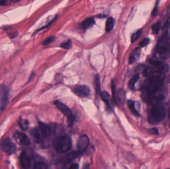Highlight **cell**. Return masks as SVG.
<instances>
[{
  "label": "cell",
  "instance_id": "cell-1",
  "mask_svg": "<svg viewBox=\"0 0 170 169\" xmlns=\"http://www.w3.org/2000/svg\"><path fill=\"white\" fill-rule=\"evenodd\" d=\"M53 146L55 149L59 153H66L72 148V140L67 135L58 136L54 140Z\"/></svg>",
  "mask_w": 170,
  "mask_h": 169
},
{
  "label": "cell",
  "instance_id": "cell-2",
  "mask_svg": "<svg viewBox=\"0 0 170 169\" xmlns=\"http://www.w3.org/2000/svg\"><path fill=\"white\" fill-rule=\"evenodd\" d=\"M166 117L165 110L162 106L155 105L148 113V121L152 124H157L164 120Z\"/></svg>",
  "mask_w": 170,
  "mask_h": 169
},
{
  "label": "cell",
  "instance_id": "cell-3",
  "mask_svg": "<svg viewBox=\"0 0 170 169\" xmlns=\"http://www.w3.org/2000/svg\"><path fill=\"white\" fill-rule=\"evenodd\" d=\"M34 157L31 151L26 150L22 152L21 156V163L22 167L25 169L33 168Z\"/></svg>",
  "mask_w": 170,
  "mask_h": 169
},
{
  "label": "cell",
  "instance_id": "cell-4",
  "mask_svg": "<svg viewBox=\"0 0 170 169\" xmlns=\"http://www.w3.org/2000/svg\"><path fill=\"white\" fill-rule=\"evenodd\" d=\"M54 103L56 105L57 108L67 118L69 125L70 126L73 125L75 121V117L72 114L71 110H70L69 108L66 105H65L64 103L59 101L58 100L55 101Z\"/></svg>",
  "mask_w": 170,
  "mask_h": 169
},
{
  "label": "cell",
  "instance_id": "cell-5",
  "mask_svg": "<svg viewBox=\"0 0 170 169\" xmlns=\"http://www.w3.org/2000/svg\"><path fill=\"white\" fill-rule=\"evenodd\" d=\"M145 97L149 104L154 106L158 105L159 103L163 101L165 98V96L162 92L161 91L160 89L150 94L146 95Z\"/></svg>",
  "mask_w": 170,
  "mask_h": 169
},
{
  "label": "cell",
  "instance_id": "cell-6",
  "mask_svg": "<svg viewBox=\"0 0 170 169\" xmlns=\"http://www.w3.org/2000/svg\"><path fill=\"white\" fill-rule=\"evenodd\" d=\"M169 40L163 35L159 38L156 46V51L158 53L160 54L166 53L170 46Z\"/></svg>",
  "mask_w": 170,
  "mask_h": 169
},
{
  "label": "cell",
  "instance_id": "cell-7",
  "mask_svg": "<svg viewBox=\"0 0 170 169\" xmlns=\"http://www.w3.org/2000/svg\"><path fill=\"white\" fill-rule=\"evenodd\" d=\"M1 148L4 152L8 154H11L16 150V145L11 142L9 138H6L2 140L1 143Z\"/></svg>",
  "mask_w": 170,
  "mask_h": 169
},
{
  "label": "cell",
  "instance_id": "cell-8",
  "mask_svg": "<svg viewBox=\"0 0 170 169\" xmlns=\"http://www.w3.org/2000/svg\"><path fill=\"white\" fill-rule=\"evenodd\" d=\"M75 94L80 97H87L89 96L91 90L87 85H78L74 88Z\"/></svg>",
  "mask_w": 170,
  "mask_h": 169
},
{
  "label": "cell",
  "instance_id": "cell-9",
  "mask_svg": "<svg viewBox=\"0 0 170 169\" xmlns=\"http://www.w3.org/2000/svg\"><path fill=\"white\" fill-rule=\"evenodd\" d=\"M9 90L5 85H0V106L4 107L7 104L9 99Z\"/></svg>",
  "mask_w": 170,
  "mask_h": 169
},
{
  "label": "cell",
  "instance_id": "cell-10",
  "mask_svg": "<svg viewBox=\"0 0 170 169\" xmlns=\"http://www.w3.org/2000/svg\"><path fill=\"white\" fill-rule=\"evenodd\" d=\"M89 139L86 135H83L79 139L77 146L80 152H83L87 150L89 145Z\"/></svg>",
  "mask_w": 170,
  "mask_h": 169
},
{
  "label": "cell",
  "instance_id": "cell-11",
  "mask_svg": "<svg viewBox=\"0 0 170 169\" xmlns=\"http://www.w3.org/2000/svg\"><path fill=\"white\" fill-rule=\"evenodd\" d=\"M14 137L16 142L21 145H28L30 144V140L29 137L24 133L17 132L15 133Z\"/></svg>",
  "mask_w": 170,
  "mask_h": 169
},
{
  "label": "cell",
  "instance_id": "cell-12",
  "mask_svg": "<svg viewBox=\"0 0 170 169\" xmlns=\"http://www.w3.org/2000/svg\"><path fill=\"white\" fill-rule=\"evenodd\" d=\"M31 136L34 141L36 143H41L44 142V141L46 138L39 127L32 130L31 131Z\"/></svg>",
  "mask_w": 170,
  "mask_h": 169
},
{
  "label": "cell",
  "instance_id": "cell-13",
  "mask_svg": "<svg viewBox=\"0 0 170 169\" xmlns=\"http://www.w3.org/2000/svg\"><path fill=\"white\" fill-rule=\"evenodd\" d=\"M101 96L103 101L106 103L107 106L111 110H113L114 108L113 99L108 92L103 91L101 93Z\"/></svg>",
  "mask_w": 170,
  "mask_h": 169
},
{
  "label": "cell",
  "instance_id": "cell-14",
  "mask_svg": "<svg viewBox=\"0 0 170 169\" xmlns=\"http://www.w3.org/2000/svg\"><path fill=\"white\" fill-rule=\"evenodd\" d=\"M126 99V92L124 89H119L116 93L114 102L119 105L124 104Z\"/></svg>",
  "mask_w": 170,
  "mask_h": 169
},
{
  "label": "cell",
  "instance_id": "cell-15",
  "mask_svg": "<svg viewBox=\"0 0 170 169\" xmlns=\"http://www.w3.org/2000/svg\"><path fill=\"white\" fill-rule=\"evenodd\" d=\"M39 127L41 130L43 135L46 138L51 136V134H52L53 132H55V128L54 130H53L51 127L47 126L45 123H42V122H39Z\"/></svg>",
  "mask_w": 170,
  "mask_h": 169
},
{
  "label": "cell",
  "instance_id": "cell-16",
  "mask_svg": "<svg viewBox=\"0 0 170 169\" xmlns=\"http://www.w3.org/2000/svg\"><path fill=\"white\" fill-rule=\"evenodd\" d=\"M82 152L78 151H75V152H71L65 156L63 158H62V162L64 163H69L72 161L74 160L80 155Z\"/></svg>",
  "mask_w": 170,
  "mask_h": 169
},
{
  "label": "cell",
  "instance_id": "cell-17",
  "mask_svg": "<svg viewBox=\"0 0 170 169\" xmlns=\"http://www.w3.org/2000/svg\"><path fill=\"white\" fill-rule=\"evenodd\" d=\"M141 54V49L140 48H136L132 52L131 56L129 57V64H132L138 60Z\"/></svg>",
  "mask_w": 170,
  "mask_h": 169
},
{
  "label": "cell",
  "instance_id": "cell-18",
  "mask_svg": "<svg viewBox=\"0 0 170 169\" xmlns=\"http://www.w3.org/2000/svg\"><path fill=\"white\" fill-rule=\"evenodd\" d=\"M94 18L93 17H89L88 19L85 20L82 23V27L83 29H87L89 27H91L92 25L94 24Z\"/></svg>",
  "mask_w": 170,
  "mask_h": 169
},
{
  "label": "cell",
  "instance_id": "cell-19",
  "mask_svg": "<svg viewBox=\"0 0 170 169\" xmlns=\"http://www.w3.org/2000/svg\"><path fill=\"white\" fill-rule=\"evenodd\" d=\"M33 168L36 169H46L47 168V165L44 161L38 160L36 159V158L34 157Z\"/></svg>",
  "mask_w": 170,
  "mask_h": 169
},
{
  "label": "cell",
  "instance_id": "cell-20",
  "mask_svg": "<svg viewBox=\"0 0 170 169\" xmlns=\"http://www.w3.org/2000/svg\"><path fill=\"white\" fill-rule=\"evenodd\" d=\"M163 35L170 39V21H167L163 27Z\"/></svg>",
  "mask_w": 170,
  "mask_h": 169
},
{
  "label": "cell",
  "instance_id": "cell-21",
  "mask_svg": "<svg viewBox=\"0 0 170 169\" xmlns=\"http://www.w3.org/2000/svg\"><path fill=\"white\" fill-rule=\"evenodd\" d=\"M127 105H128V107L129 109L131 110V112L133 114H134L135 116L139 117L140 116V113L137 110L136 108V103L131 100H128L127 101Z\"/></svg>",
  "mask_w": 170,
  "mask_h": 169
},
{
  "label": "cell",
  "instance_id": "cell-22",
  "mask_svg": "<svg viewBox=\"0 0 170 169\" xmlns=\"http://www.w3.org/2000/svg\"><path fill=\"white\" fill-rule=\"evenodd\" d=\"M140 75L139 74H136V75H134L131 79L129 81V83H128V87H129L130 89L131 90H133L134 89V87H135V85H136V83L138 81L139 79Z\"/></svg>",
  "mask_w": 170,
  "mask_h": 169
},
{
  "label": "cell",
  "instance_id": "cell-23",
  "mask_svg": "<svg viewBox=\"0 0 170 169\" xmlns=\"http://www.w3.org/2000/svg\"><path fill=\"white\" fill-rule=\"evenodd\" d=\"M114 26V20L112 17H109L106 22V30L107 32L112 31Z\"/></svg>",
  "mask_w": 170,
  "mask_h": 169
},
{
  "label": "cell",
  "instance_id": "cell-24",
  "mask_svg": "<svg viewBox=\"0 0 170 169\" xmlns=\"http://www.w3.org/2000/svg\"><path fill=\"white\" fill-rule=\"evenodd\" d=\"M161 28V24L160 22H157L153 24L152 27V30L153 33L156 34L158 33V32L160 30Z\"/></svg>",
  "mask_w": 170,
  "mask_h": 169
},
{
  "label": "cell",
  "instance_id": "cell-25",
  "mask_svg": "<svg viewBox=\"0 0 170 169\" xmlns=\"http://www.w3.org/2000/svg\"><path fill=\"white\" fill-rule=\"evenodd\" d=\"M142 33V30H139L138 31L134 33L131 37V42L132 43L136 41L139 38V37L141 36V35Z\"/></svg>",
  "mask_w": 170,
  "mask_h": 169
},
{
  "label": "cell",
  "instance_id": "cell-26",
  "mask_svg": "<svg viewBox=\"0 0 170 169\" xmlns=\"http://www.w3.org/2000/svg\"><path fill=\"white\" fill-rule=\"evenodd\" d=\"M95 82H96V90L97 93H99L101 91V83L99 80V76L96 75L95 78Z\"/></svg>",
  "mask_w": 170,
  "mask_h": 169
},
{
  "label": "cell",
  "instance_id": "cell-27",
  "mask_svg": "<svg viewBox=\"0 0 170 169\" xmlns=\"http://www.w3.org/2000/svg\"><path fill=\"white\" fill-rule=\"evenodd\" d=\"M61 47L63 48L66 49H69L72 47V44L70 41H66L64 42L61 44Z\"/></svg>",
  "mask_w": 170,
  "mask_h": 169
},
{
  "label": "cell",
  "instance_id": "cell-28",
  "mask_svg": "<svg viewBox=\"0 0 170 169\" xmlns=\"http://www.w3.org/2000/svg\"><path fill=\"white\" fill-rule=\"evenodd\" d=\"M55 37L54 36H51V37H48L47 39L45 40L42 43V44L44 45H48L49 44L51 43L52 42H53L55 40Z\"/></svg>",
  "mask_w": 170,
  "mask_h": 169
},
{
  "label": "cell",
  "instance_id": "cell-29",
  "mask_svg": "<svg viewBox=\"0 0 170 169\" xmlns=\"http://www.w3.org/2000/svg\"><path fill=\"white\" fill-rule=\"evenodd\" d=\"M159 0H157L156 2L155 6L154 7V9L152 12V16H155L158 12V9H159Z\"/></svg>",
  "mask_w": 170,
  "mask_h": 169
},
{
  "label": "cell",
  "instance_id": "cell-30",
  "mask_svg": "<svg viewBox=\"0 0 170 169\" xmlns=\"http://www.w3.org/2000/svg\"><path fill=\"white\" fill-rule=\"evenodd\" d=\"M150 41V39L149 38H145L142 40L140 43H139V45L141 47H144L145 46H147L148 44L149 43V42Z\"/></svg>",
  "mask_w": 170,
  "mask_h": 169
},
{
  "label": "cell",
  "instance_id": "cell-31",
  "mask_svg": "<svg viewBox=\"0 0 170 169\" xmlns=\"http://www.w3.org/2000/svg\"><path fill=\"white\" fill-rule=\"evenodd\" d=\"M111 86H112V93H113V101H114V99H115V97H116L117 91H116V85H115V83H114V81H113H113H112V84H111Z\"/></svg>",
  "mask_w": 170,
  "mask_h": 169
},
{
  "label": "cell",
  "instance_id": "cell-32",
  "mask_svg": "<svg viewBox=\"0 0 170 169\" xmlns=\"http://www.w3.org/2000/svg\"><path fill=\"white\" fill-rule=\"evenodd\" d=\"M149 133L151 135H159V131L156 128H152L149 130Z\"/></svg>",
  "mask_w": 170,
  "mask_h": 169
},
{
  "label": "cell",
  "instance_id": "cell-33",
  "mask_svg": "<svg viewBox=\"0 0 170 169\" xmlns=\"http://www.w3.org/2000/svg\"><path fill=\"white\" fill-rule=\"evenodd\" d=\"M20 125L23 129H25L27 128V126H28V122L27 121H24V120L21 121Z\"/></svg>",
  "mask_w": 170,
  "mask_h": 169
},
{
  "label": "cell",
  "instance_id": "cell-34",
  "mask_svg": "<svg viewBox=\"0 0 170 169\" xmlns=\"http://www.w3.org/2000/svg\"><path fill=\"white\" fill-rule=\"evenodd\" d=\"M17 35H18V32L16 31V32H11L9 34V36L11 38H14L17 36Z\"/></svg>",
  "mask_w": 170,
  "mask_h": 169
},
{
  "label": "cell",
  "instance_id": "cell-35",
  "mask_svg": "<svg viewBox=\"0 0 170 169\" xmlns=\"http://www.w3.org/2000/svg\"><path fill=\"white\" fill-rule=\"evenodd\" d=\"M10 0H0V6H6L9 3Z\"/></svg>",
  "mask_w": 170,
  "mask_h": 169
},
{
  "label": "cell",
  "instance_id": "cell-36",
  "mask_svg": "<svg viewBox=\"0 0 170 169\" xmlns=\"http://www.w3.org/2000/svg\"><path fill=\"white\" fill-rule=\"evenodd\" d=\"M70 169H77L79 168V165L77 163H74L73 164L71 165V166L69 167Z\"/></svg>",
  "mask_w": 170,
  "mask_h": 169
},
{
  "label": "cell",
  "instance_id": "cell-37",
  "mask_svg": "<svg viewBox=\"0 0 170 169\" xmlns=\"http://www.w3.org/2000/svg\"><path fill=\"white\" fill-rule=\"evenodd\" d=\"M11 2H19L20 0H11Z\"/></svg>",
  "mask_w": 170,
  "mask_h": 169
},
{
  "label": "cell",
  "instance_id": "cell-38",
  "mask_svg": "<svg viewBox=\"0 0 170 169\" xmlns=\"http://www.w3.org/2000/svg\"><path fill=\"white\" fill-rule=\"evenodd\" d=\"M168 82L169 83H170V75L168 77Z\"/></svg>",
  "mask_w": 170,
  "mask_h": 169
},
{
  "label": "cell",
  "instance_id": "cell-39",
  "mask_svg": "<svg viewBox=\"0 0 170 169\" xmlns=\"http://www.w3.org/2000/svg\"><path fill=\"white\" fill-rule=\"evenodd\" d=\"M169 118H170V113H169Z\"/></svg>",
  "mask_w": 170,
  "mask_h": 169
},
{
  "label": "cell",
  "instance_id": "cell-40",
  "mask_svg": "<svg viewBox=\"0 0 170 169\" xmlns=\"http://www.w3.org/2000/svg\"><path fill=\"white\" fill-rule=\"evenodd\" d=\"M169 127H170V124H169Z\"/></svg>",
  "mask_w": 170,
  "mask_h": 169
}]
</instances>
